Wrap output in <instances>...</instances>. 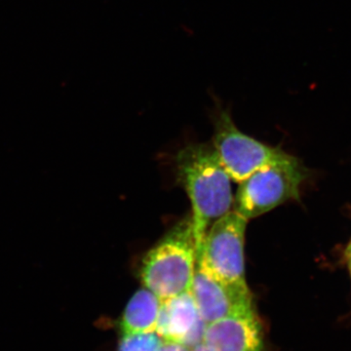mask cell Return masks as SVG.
I'll return each mask as SVG.
<instances>
[{
  "label": "cell",
  "mask_w": 351,
  "mask_h": 351,
  "mask_svg": "<svg viewBox=\"0 0 351 351\" xmlns=\"http://www.w3.org/2000/svg\"><path fill=\"white\" fill-rule=\"evenodd\" d=\"M179 180L193 208V235L200 246L210 225L232 211V179L221 165L213 145H189L177 157Z\"/></svg>",
  "instance_id": "cell-1"
},
{
  "label": "cell",
  "mask_w": 351,
  "mask_h": 351,
  "mask_svg": "<svg viewBox=\"0 0 351 351\" xmlns=\"http://www.w3.org/2000/svg\"><path fill=\"white\" fill-rule=\"evenodd\" d=\"M197 261L191 221L182 223L145 256L141 278L161 301L191 291Z\"/></svg>",
  "instance_id": "cell-2"
},
{
  "label": "cell",
  "mask_w": 351,
  "mask_h": 351,
  "mask_svg": "<svg viewBox=\"0 0 351 351\" xmlns=\"http://www.w3.org/2000/svg\"><path fill=\"white\" fill-rule=\"evenodd\" d=\"M304 178L299 160L284 154L240 182L233 210L248 221L262 216L289 200L297 199Z\"/></svg>",
  "instance_id": "cell-3"
},
{
  "label": "cell",
  "mask_w": 351,
  "mask_h": 351,
  "mask_svg": "<svg viewBox=\"0 0 351 351\" xmlns=\"http://www.w3.org/2000/svg\"><path fill=\"white\" fill-rule=\"evenodd\" d=\"M213 147L232 181L242 182L285 152L263 144L237 128L228 108L215 100Z\"/></svg>",
  "instance_id": "cell-4"
},
{
  "label": "cell",
  "mask_w": 351,
  "mask_h": 351,
  "mask_svg": "<svg viewBox=\"0 0 351 351\" xmlns=\"http://www.w3.org/2000/svg\"><path fill=\"white\" fill-rule=\"evenodd\" d=\"M248 219L228 212L215 221L197 248V262L208 274L225 283L244 284L245 232Z\"/></svg>",
  "instance_id": "cell-5"
},
{
  "label": "cell",
  "mask_w": 351,
  "mask_h": 351,
  "mask_svg": "<svg viewBox=\"0 0 351 351\" xmlns=\"http://www.w3.org/2000/svg\"><path fill=\"white\" fill-rule=\"evenodd\" d=\"M191 294L206 324L230 316L255 313L253 295L247 283H225L215 278L196 261Z\"/></svg>",
  "instance_id": "cell-6"
},
{
  "label": "cell",
  "mask_w": 351,
  "mask_h": 351,
  "mask_svg": "<svg viewBox=\"0 0 351 351\" xmlns=\"http://www.w3.org/2000/svg\"><path fill=\"white\" fill-rule=\"evenodd\" d=\"M206 326L191 291L161 301L156 332L163 341H177L191 350L202 343Z\"/></svg>",
  "instance_id": "cell-7"
},
{
  "label": "cell",
  "mask_w": 351,
  "mask_h": 351,
  "mask_svg": "<svg viewBox=\"0 0 351 351\" xmlns=\"http://www.w3.org/2000/svg\"><path fill=\"white\" fill-rule=\"evenodd\" d=\"M203 343L209 351H263L257 313L230 316L207 324Z\"/></svg>",
  "instance_id": "cell-8"
},
{
  "label": "cell",
  "mask_w": 351,
  "mask_h": 351,
  "mask_svg": "<svg viewBox=\"0 0 351 351\" xmlns=\"http://www.w3.org/2000/svg\"><path fill=\"white\" fill-rule=\"evenodd\" d=\"M161 300L144 288L137 291L128 302L120 319L122 335L156 332Z\"/></svg>",
  "instance_id": "cell-9"
},
{
  "label": "cell",
  "mask_w": 351,
  "mask_h": 351,
  "mask_svg": "<svg viewBox=\"0 0 351 351\" xmlns=\"http://www.w3.org/2000/svg\"><path fill=\"white\" fill-rule=\"evenodd\" d=\"M162 341L156 332L122 335L117 351H158Z\"/></svg>",
  "instance_id": "cell-10"
},
{
  "label": "cell",
  "mask_w": 351,
  "mask_h": 351,
  "mask_svg": "<svg viewBox=\"0 0 351 351\" xmlns=\"http://www.w3.org/2000/svg\"><path fill=\"white\" fill-rule=\"evenodd\" d=\"M158 351H191V350L177 341H163Z\"/></svg>",
  "instance_id": "cell-11"
},
{
  "label": "cell",
  "mask_w": 351,
  "mask_h": 351,
  "mask_svg": "<svg viewBox=\"0 0 351 351\" xmlns=\"http://www.w3.org/2000/svg\"><path fill=\"white\" fill-rule=\"evenodd\" d=\"M346 258H348V267H350L351 272V241L348 245V249H346Z\"/></svg>",
  "instance_id": "cell-12"
},
{
  "label": "cell",
  "mask_w": 351,
  "mask_h": 351,
  "mask_svg": "<svg viewBox=\"0 0 351 351\" xmlns=\"http://www.w3.org/2000/svg\"><path fill=\"white\" fill-rule=\"evenodd\" d=\"M191 351H209L206 346H204V343H201L199 345L195 346V348H191Z\"/></svg>",
  "instance_id": "cell-13"
}]
</instances>
